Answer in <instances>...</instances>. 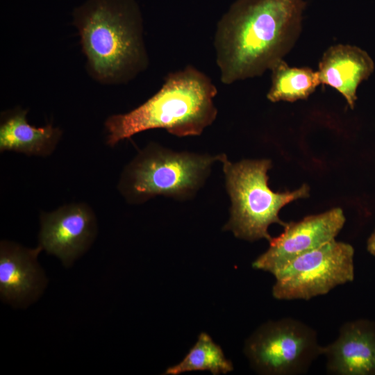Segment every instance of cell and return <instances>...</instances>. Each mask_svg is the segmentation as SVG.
<instances>
[{"mask_svg":"<svg viewBox=\"0 0 375 375\" xmlns=\"http://www.w3.org/2000/svg\"><path fill=\"white\" fill-rule=\"evenodd\" d=\"M226 189L231 201V216L224 229L236 238L248 241L272 238L268 232L272 224L285 227L278 216L288 203L309 197L310 188L303 184L294 191L274 192L268 186V159L244 160L231 162L225 156L222 160Z\"/></svg>","mask_w":375,"mask_h":375,"instance_id":"cell-4","label":"cell"},{"mask_svg":"<svg viewBox=\"0 0 375 375\" xmlns=\"http://www.w3.org/2000/svg\"><path fill=\"white\" fill-rule=\"evenodd\" d=\"M270 70L272 81L267 98L272 102L306 99L321 84L318 71L290 67L283 59L276 62Z\"/></svg>","mask_w":375,"mask_h":375,"instance_id":"cell-14","label":"cell"},{"mask_svg":"<svg viewBox=\"0 0 375 375\" xmlns=\"http://www.w3.org/2000/svg\"><path fill=\"white\" fill-rule=\"evenodd\" d=\"M196 370H209L215 375L233 370L232 362L226 358L221 347L206 333L199 335L197 342L183 360L167 369L165 374L176 375Z\"/></svg>","mask_w":375,"mask_h":375,"instance_id":"cell-15","label":"cell"},{"mask_svg":"<svg viewBox=\"0 0 375 375\" xmlns=\"http://www.w3.org/2000/svg\"><path fill=\"white\" fill-rule=\"evenodd\" d=\"M217 156L175 153L162 148L145 149L126 169L120 190L131 201H144L156 195L183 197L203 181Z\"/></svg>","mask_w":375,"mask_h":375,"instance_id":"cell-5","label":"cell"},{"mask_svg":"<svg viewBox=\"0 0 375 375\" xmlns=\"http://www.w3.org/2000/svg\"><path fill=\"white\" fill-rule=\"evenodd\" d=\"M374 69V61L365 51L356 46L339 44L323 53L318 73L321 83L335 89L353 109L359 85Z\"/></svg>","mask_w":375,"mask_h":375,"instance_id":"cell-12","label":"cell"},{"mask_svg":"<svg viewBox=\"0 0 375 375\" xmlns=\"http://www.w3.org/2000/svg\"><path fill=\"white\" fill-rule=\"evenodd\" d=\"M367 250L370 254L375 256V229L367 240Z\"/></svg>","mask_w":375,"mask_h":375,"instance_id":"cell-16","label":"cell"},{"mask_svg":"<svg viewBox=\"0 0 375 375\" xmlns=\"http://www.w3.org/2000/svg\"><path fill=\"white\" fill-rule=\"evenodd\" d=\"M354 249L332 240L296 258L274 276L272 295L278 300H309L354 278Z\"/></svg>","mask_w":375,"mask_h":375,"instance_id":"cell-7","label":"cell"},{"mask_svg":"<svg viewBox=\"0 0 375 375\" xmlns=\"http://www.w3.org/2000/svg\"><path fill=\"white\" fill-rule=\"evenodd\" d=\"M26 110H17L6 115L0 126V150L45 156L54 150L61 135L51 125L35 127L26 119Z\"/></svg>","mask_w":375,"mask_h":375,"instance_id":"cell-13","label":"cell"},{"mask_svg":"<svg viewBox=\"0 0 375 375\" xmlns=\"http://www.w3.org/2000/svg\"><path fill=\"white\" fill-rule=\"evenodd\" d=\"M42 248L28 249L3 241L0 247V294L3 300L14 305L35 300L47 280L37 257Z\"/></svg>","mask_w":375,"mask_h":375,"instance_id":"cell-11","label":"cell"},{"mask_svg":"<svg viewBox=\"0 0 375 375\" xmlns=\"http://www.w3.org/2000/svg\"><path fill=\"white\" fill-rule=\"evenodd\" d=\"M217 93L211 79L192 65L171 72L147 101L127 113L108 117L107 144L113 147L153 128H163L178 137L199 135L216 119Z\"/></svg>","mask_w":375,"mask_h":375,"instance_id":"cell-2","label":"cell"},{"mask_svg":"<svg viewBox=\"0 0 375 375\" xmlns=\"http://www.w3.org/2000/svg\"><path fill=\"white\" fill-rule=\"evenodd\" d=\"M327 372L337 375H375V323L360 319L344 323L338 338L322 347Z\"/></svg>","mask_w":375,"mask_h":375,"instance_id":"cell-10","label":"cell"},{"mask_svg":"<svg viewBox=\"0 0 375 375\" xmlns=\"http://www.w3.org/2000/svg\"><path fill=\"white\" fill-rule=\"evenodd\" d=\"M344 222L342 210L335 208L287 223L284 231L271 239L268 249L253 261L252 267L275 276L296 258L334 240Z\"/></svg>","mask_w":375,"mask_h":375,"instance_id":"cell-8","label":"cell"},{"mask_svg":"<svg viewBox=\"0 0 375 375\" xmlns=\"http://www.w3.org/2000/svg\"><path fill=\"white\" fill-rule=\"evenodd\" d=\"M304 0H236L214 36L226 85L261 76L292 49L301 31Z\"/></svg>","mask_w":375,"mask_h":375,"instance_id":"cell-1","label":"cell"},{"mask_svg":"<svg viewBox=\"0 0 375 375\" xmlns=\"http://www.w3.org/2000/svg\"><path fill=\"white\" fill-rule=\"evenodd\" d=\"M322 347L313 328L287 317L260 326L247 340L244 353L259 374L297 375L322 355Z\"/></svg>","mask_w":375,"mask_h":375,"instance_id":"cell-6","label":"cell"},{"mask_svg":"<svg viewBox=\"0 0 375 375\" xmlns=\"http://www.w3.org/2000/svg\"><path fill=\"white\" fill-rule=\"evenodd\" d=\"M75 19L99 79L126 81L147 64L142 20L133 0H90L76 10Z\"/></svg>","mask_w":375,"mask_h":375,"instance_id":"cell-3","label":"cell"},{"mask_svg":"<svg viewBox=\"0 0 375 375\" xmlns=\"http://www.w3.org/2000/svg\"><path fill=\"white\" fill-rule=\"evenodd\" d=\"M96 234L95 216L85 204H69L41 215L40 246L66 267L90 247Z\"/></svg>","mask_w":375,"mask_h":375,"instance_id":"cell-9","label":"cell"}]
</instances>
